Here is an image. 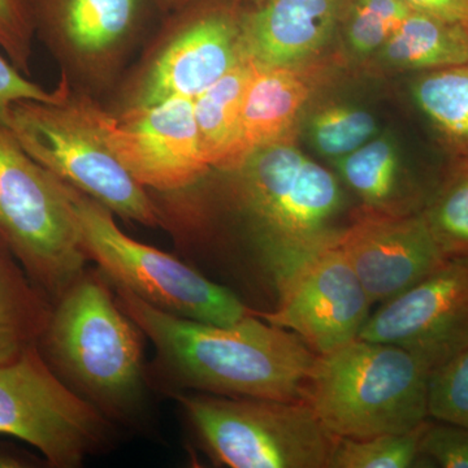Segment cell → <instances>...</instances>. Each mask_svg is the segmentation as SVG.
Instances as JSON below:
<instances>
[{"instance_id": "7a4b0ae2", "label": "cell", "mask_w": 468, "mask_h": 468, "mask_svg": "<svg viewBox=\"0 0 468 468\" xmlns=\"http://www.w3.org/2000/svg\"><path fill=\"white\" fill-rule=\"evenodd\" d=\"M113 289L122 309L155 350L149 362L155 393L303 399L318 354L288 329L261 319L255 311L230 325L180 318L124 288Z\"/></svg>"}, {"instance_id": "277c9868", "label": "cell", "mask_w": 468, "mask_h": 468, "mask_svg": "<svg viewBox=\"0 0 468 468\" xmlns=\"http://www.w3.org/2000/svg\"><path fill=\"white\" fill-rule=\"evenodd\" d=\"M431 374L405 347L358 337L316 356L302 401L338 437L409 432L431 419Z\"/></svg>"}, {"instance_id": "603a6c76", "label": "cell", "mask_w": 468, "mask_h": 468, "mask_svg": "<svg viewBox=\"0 0 468 468\" xmlns=\"http://www.w3.org/2000/svg\"><path fill=\"white\" fill-rule=\"evenodd\" d=\"M421 214L449 258L468 257V159H452Z\"/></svg>"}, {"instance_id": "e0dca14e", "label": "cell", "mask_w": 468, "mask_h": 468, "mask_svg": "<svg viewBox=\"0 0 468 468\" xmlns=\"http://www.w3.org/2000/svg\"><path fill=\"white\" fill-rule=\"evenodd\" d=\"M313 89V72L304 64L268 67L257 63L243 100L239 165L261 147L292 140Z\"/></svg>"}, {"instance_id": "d6a6232c", "label": "cell", "mask_w": 468, "mask_h": 468, "mask_svg": "<svg viewBox=\"0 0 468 468\" xmlns=\"http://www.w3.org/2000/svg\"><path fill=\"white\" fill-rule=\"evenodd\" d=\"M187 2H190V0H159L160 12L165 15L168 14V12L186 5ZM254 2L255 5H257L263 2V0H254Z\"/></svg>"}, {"instance_id": "f1b7e54d", "label": "cell", "mask_w": 468, "mask_h": 468, "mask_svg": "<svg viewBox=\"0 0 468 468\" xmlns=\"http://www.w3.org/2000/svg\"><path fill=\"white\" fill-rule=\"evenodd\" d=\"M423 463L442 468H468V427L430 419L421 439Z\"/></svg>"}, {"instance_id": "7c38bea8", "label": "cell", "mask_w": 468, "mask_h": 468, "mask_svg": "<svg viewBox=\"0 0 468 468\" xmlns=\"http://www.w3.org/2000/svg\"><path fill=\"white\" fill-rule=\"evenodd\" d=\"M359 338L399 345L433 369L468 350V257H451L399 297L385 302Z\"/></svg>"}, {"instance_id": "6da1fadb", "label": "cell", "mask_w": 468, "mask_h": 468, "mask_svg": "<svg viewBox=\"0 0 468 468\" xmlns=\"http://www.w3.org/2000/svg\"><path fill=\"white\" fill-rule=\"evenodd\" d=\"M212 171L156 196L162 228L181 260L270 311L295 273L346 229L337 224L340 181L292 140L254 151L239 168L215 171L218 177Z\"/></svg>"}, {"instance_id": "52a82bcc", "label": "cell", "mask_w": 468, "mask_h": 468, "mask_svg": "<svg viewBox=\"0 0 468 468\" xmlns=\"http://www.w3.org/2000/svg\"><path fill=\"white\" fill-rule=\"evenodd\" d=\"M206 454L230 468H328L340 437L303 401L171 396Z\"/></svg>"}, {"instance_id": "d4e9b609", "label": "cell", "mask_w": 468, "mask_h": 468, "mask_svg": "<svg viewBox=\"0 0 468 468\" xmlns=\"http://www.w3.org/2000/svg\"><path fill=\"white\" fill-rule=\"evenodd\" d=\"M411 9L403 0H350L341 26L347 50L356 58H374Z\"/></svg>"}, {"instance_id": "4dcf8cb0", "label": "cell", "mask_w": 468, "mask_h": 468, "mask_svg": "<svg viewBox=\"0 0 468 468\" xmlns=\"http://www.w3.org/2000/svg\"><path fill=\"white\" fill-rule=\"evenodd\" d=\"M410 7L426 12L468 32V0H403Z\"/></svg>"}, {"instance_id": "5bb4252c", "label": "cell", "mask_w": 468, "mask_h": 468, "mask_svg": "<svg viewBox=\"0 0 468 468\" xmlns=\"http://www.w3.org/2000/svg\"><path fill=\"white\" fill-rule=\"evenodd\" d=\"M107 137L120 162L151 192H177L212 171L190 98H172L119 115L110 112Z\"/></svg>"}, {"instance_id": "9c48e42d", "label": "cell", "mask_w": 468, "mask_h": 468, "mask_svg": "<svg viewBox=\"0 0 468 468\" xmlns=\"http://www.w3.org/2000/svg\"><path fill=\"white\" fill-rule=\"evenodd\" d=\"M0 237L51 303L88 268L63 181L0 125Z\"/></svg>"}, {"instance_id": "4fadbf2b", "label": "cell", "mask_w": 468, "mask_h": 468, "mask_svg": "<svg viewBox=\"0 0 468 468\" xmlns=\"http://www.w3.org/2000/svg\"><path fill=\"white\" fill-rule=\"evenodd\" d=\"M372 306L350 261L334 245L295 273L273 309L255 314L322 356L358 338Z\"/></svg>"}, {"instance_id": "ffe728a7", "label": "cell", "mask_w": 468, "mask_h": 468, "mask_svg": "<svg viewBox=\"0 0 468 468\" xmlns=\"http://www.w3.org/2000/svg\"><path fill=\"white\" fill-rule=\"evenodd\" d=\"M374 58L385 68L419 73L457 66L468 61V32L412 8Z\"/></svg>"}, {"instance_id": "83f0119b", "label": "cell", "mask_w": 468, "mask_h": 468, "mask_svg": "<svg viewBox=\"0 0 468 468\" xmlns=\"http://www.w3.org/2000/svg\"><path fill=\"white\" fill-rule=\"evenodd\" d=\"M34 38L26 0H0V48L27 77L32 76Z\"/></svg>"}, {"instance_id": "3957f363", "label": "cell", "mask_w": 468, "mask_h": 468, "mask_svg": "<svg viewBox=\"0 0 468 468\" xmlns=\"http://www.w3.org/2000/svg\"><path fill=\"white\" fill-rule=\"evenodd\" d=\"M146 335L100 268L89 267L52 303L37 346L64 384L120 431L155 432Z\"/></svg>"}, {"instance_id": "5b68a950", "label": "cell", "mask_w": 468, "mask_h": 468, "mask_svg": "<svg viewBox=\"0 0 468 468\" xmlns=\"http://www.w3.org/2000/svg\"><path fill=\"white\" fill-rule=\"evenodd\" d=\"M110 111L70 86L60 101H20L7 128L34 160L122 220L160 228L153 194L120 162L107 137Z\"/></svg>"}, {"instance_id": "7402d4cb", "label": "cell", "mask_w": 468, "mask_h": 468, "mask_svg": "<svg viewBox=\"0 0 468 468\" xmlns=\"http://www.w3.org/2000/svg\"><path fill=\"white\" fill-rule=\"evenodd\" d=\"M412 97L452 159H468V61L420 72Z\"/></svg>"}, {"instance_id": "f546056e", "label": "cell", "mask_w": 468, "mask_h": 468, "mask_svg": "<svg viewBox=\"0 0 468 468\" xmlns=\"http://www.w3.org/2000/svg\"><path fill=\"white\" fill-rule=\"evenodd\" d=\"M70 85L61 76L57 88H43L24 75L14 64L0 55V125L7 126L9 111L16 101H60L69 94Z\"/></svg>"}, {"instance_id": "ac0fdd59", "label": "cell", "mask_w": 468, "mask_h": 468, "mask_svg": "<svg viewBox=\"0 0 468 468\" xmlns=\"http://www.w3.org/2000/svg\"><path fill=\"white\" fill-rule=\"evenodd\" d=\"M335 165L345 184L362 199V208L384 214H418L430 201V194L406 176L389 138L369 140L335 160Z\"/></svg>"}, {"instance_id": "2e32d148", "label": "cell", "mask_w": 468, "mask_h": 468, "mask_svg": "<svg viewBox=\"0 0 468 468\" xmlns=\"http://www.w3.org/2000/svg\"><path fill=\"white\" fill-rule=\"evenodd\" d=\"M350 0H263L242 16L246 57L261 66H302L343 26Z\"/></svg>"}, {"instance_id": "ba28073f", "label": "cell", "mask_w": 468, "mask_h": 468, "mask_svg": "<svg viewBox=\"0 0 468 468\" xmlns=\"http://www.w3.org/2000/svg\"><path fill=\"white\" fill-rule=\"evenodd\" d=\"M245 9L190 0L167 17L110 92L112 115L172 98H194L246 58Z\"/></svg>"}, {"instance_id": "cb8c5ba5", "label": "cell", "mask_w": 468, "mask_h": 468, "mask_svg": "<svg viewBox=\"0 0 468 468\" xmlns=\"http://www.w3.org/2000/svg\"><path fill=\"white\" fill-rule=\"evenodd\" d=\"M428 421L403 433L367 439L340 437L328 468H411L421 466V439Z\"/></svg>"}, {"instance_id": "484cf974", "label": "cell", "mask_w": 468, "mask_h": 468, "mask_svg": "<svg viewBox=\"0 0 468 468\" xmlns=\"http://www.w3.org/2000/svg\"><path fill=\"white\" fill-rule=\"evenodd\" d=\"M377 132V120L371 113L345 104L323 107L310 122L314 146L322 155L335 160L368 143Z\"/></svg>"}, {"instance_id": "44dd1931", "label": "cell", "mask_w": 468, "mask_h": 468, "mask_svg": "<svg viewBox=\"0 0 468 468\" xmlns=\"http://www.w3.org/2000/svg\"><path fill=\"white\" fill-rule=\"evenodd\" d=\"M51 307L0 237V365L38 343Z\"/></svg>"}, {"instance_id": "4316f807", "label": "cell", "mask_w": 468, "mask_h": 468, "mask_svg": "<svg viewBox=\"0 0 468 468\" xmlns=\"http://www.w3.org/2000/svg\"><path fill=\"white\" fill-rule=\"evenodd\" d=\"M428 408L433 420L468 427V350L433 369Z\"/></svg>"}, {"instance_id": "9a60e30c", "label": "cell", "mask_w": 468, "mask_h": 468, "mask_svg": "<svg viewBox=\"0 0 468 468\" xmlns=\"http://www.w3.org/2000/svg\"><path fill=\"white\" fill-rule=\"evenodd\" d=\"M337 245L374 304L399 297L449 258L421 212L396 215L362 208Z\"/></svg>"}, {"instance_id": "d6986e66", "label": "cell", "mask_w": 468, "mask_h": 468, "mask_svg": "<svg viewBox=\"0 0 468 468\" xmlns=\"http://www.w3.org/2000/svg\"><path fill=\"white\" fill-rule=\"evenodd\" d=\"M255 69L252 58H243L193 100L202 151L214 171H232L239 165L243 100Z\"/></svg>"}, {"instance_id": "1f68e13d", "label": "cell", "mask_w": 468, "mask_h": 468, "mask_svg": "<svg viewBox=\"0 0 468 468\" xmlns=\"http://www.w3.org/2000/svg\"><path fill=\"white\" fill-rule=\"evenodd\" d=\"M39 463H46V462L9 451V449L0 448V468H33L39 467Z\"/></svg>"}, {"instance_id": "8fae6325", "label": "cell", "mask_w": 468, "mask_h": 468, "mask_svg": "<svg viewBox=\"0 0 468 468\" xmlns=\"http://www.w3.org/2000/svg\"><path fill=\"white\" fill-rule=\"evenodd\" d=\"M120 432L54 374L37 345L0 365V433L32 445L48 467H82L112 452Z\"/></svg>"}, {"instance_id": "8992f818", "label": "cell", "mask_w": 468, "mask_h": 468, "mask_svg": "<svg viewBox=\"0 0 468 468\" xmlns=\"http://www.w3.org/2000/svg\"><path fill=\"white\" fill-rule=\"evenodd\" d=\"M63 185L82 250L111 284L163 313L208 324L230 325L254 314L227 286L180 257L132 239L120 229L109 208Z\"/></svg>"}, {"instance_id": "30bf717a", "label": "cell", "mask_w": 468, "mask_h": 468, "mask_svg": "<svg viewBox=\"0 0 468 468\" xmlns=\"http://www.w3.org/2000/svg\"><path fill=\"white\" fill-rule=\"evenodd\" d=\"M34 37L75 90L101 100L144 45L159 0H26Z\"/></svg>"}]
</instances>
